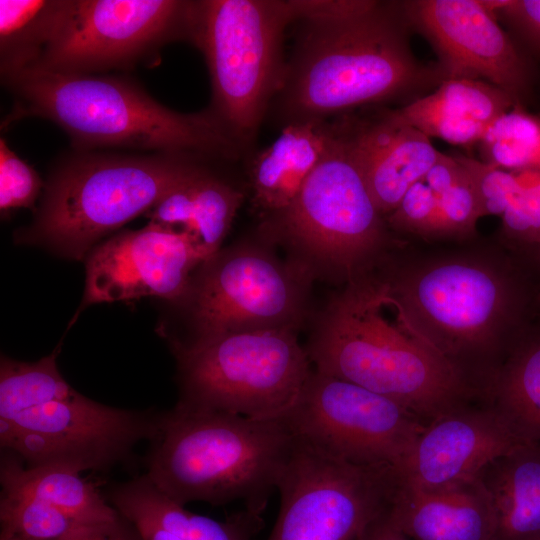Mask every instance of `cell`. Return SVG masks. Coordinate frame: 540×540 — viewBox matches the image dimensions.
<instances>
[{"instance_id":"4fadbf2b","label":"cell","mask_w":540,"mask_h":540,"mask_svg":"<svg viewBox=\"0 0 540 540\" xmlns=\"http://www.w3.org/2000/svg\"><path fill=\"white\" fill-rule=\"evenodd\" d=\"M280 420L293 436L332 457L393 469L425 424L388 397L316 370Z\"/></svg>"},{"instance_id":"5b68a950","label":"cell","mask_w":540,"mask_h":540,"mask_svg":"<svg viewBox=\"0 0 540 540\" xmlns=\"http://www.w3.org/2000/svg\"><path fill=\"white\" fill-rule=\"evenodd\" d=\"M150 441L145 475L168 498L182 506L240 500L261 515L294 436L280 419L175 406L159 415Z\"/></svg>"},{"instance_id":"4316f807","label":"cell","mask_w":540,"mask_h":540,"mask_svg":"<svg viewBox=\"0 0 540 540\" xmlns=\"http://www.w3.org/2000/svg\"><path fill=\"white\" fill-rule=\"evenodd\" d=\"M65 0L0 1L1 77L33 67L48 45Z\"/></svg>"},{"instance_id":"277c9868","label":"cell","mask_w":540,"mask_h":540,"mask_svg":"<svg viewBox=\"0 0 540 540\" xmlns=\"http://www.w3.org/2000/svg\"><path fill=\"white\" fill-rule=\"evenodd\" d=\"M2 83L15 97L5 124L48 119L85 151L116 147L231 160L244 149L210 109L177 112L123 79L29 68Z\"/></svg>"},{"instance_id":"74e56055","label":"cell","mask_w":540,"mask_h":540,"mask_svg":"<svg viewBox=\"0 0 540 540\" xmlns=\"http://www.w3.org/2000/svg\"><path fill=\"white\" fill-rule=\"evenodd\" d=\"M133 524L143 540H182L148 515L134 509L117 510Z\"/></svg>"},{"instance_id":"d590c367","label":"cell","mask_w":540,"mask_h":540,"mask_svg":"<svg viewBox=\"0 0 540 540\" xmlns=\"http://www.w3.org/2000/svg\"><path fill=\"white\" fill-rule=\"evenodd\" d=\"M540 54V0H504L495 12Z\"/></svg>"},{"instance_id":"d6986e66","label":"cell","mask_w":540,"mask_h":540,"mask_svg":"<svg viewBox=\"0 0 540 540\" xmlns=\"http://www.w3.org/2000/svg\"><path fill=\"white\" fill-rule=\"evenodd\" d=\"M389 510L410 540H496L494 510L477 478L430 492L397 481Z\"/></svg>"},{"instance_id":"6da1fadb","label":"cell","mask_w":540,"mask_h":540,"mask_svg":"<svg viewBox=\"0 0 540 540\" xmlns=\"http://www.w3.org/2000/svg\"><path fill=\"white\" fill-rule=\"evenodd\" d=\"M373 272L410 327L480 394L540 317V248L498 233L399 238Z\"/></svg>"},{"instance_id":"44dd1931","label":"cell","mask_w":540,"mask_h":540,"mask_svg":"<svg viewBox=\"0 0 540 540\" xmlns=\"http://www.w3.org/2000/svg\"><path fill=\"white\" fill-rule=\"evenodd\" d=\"M333 131V123L325 120L288 123L252 160L249 182L254 206L268 217L289 207L327 152Z\"/></svg>"},{"instance_id":"83f0119b","label":"cell","mask_w":540,"mask_h":540,"mask_svg":"<svg viewBox=\"0 0 540 540\" xmlns=\"http://www.w3.org/2000/svg\"><path fill=\"white\" fill-rule=\"evenodd\" d=\"M60 344L36 362L2 356L0 363V419H11L40 405L77 393L58 370Z\"/></svg>"},{"instance_id":"8d00e7d4","label":"cell","mask_w":540,"mask_h":540,"mask_svg":"<svg viewBox=\"0 0 540 540\" xmlns=\"http://www.w3.org/2000/svg\"><path fill=\"white\" fill-rule=\"evenodd\" d=\"M121 515V514H120ZM62 540H143L137 529L122 515L111 523L82 529Z\"/></svg>"},{"instance_id":"f35d334b","label":"cell","mask_w":540,"mask_h":540,"mask_svg":"<svg viewBox=\"0 0 540 540\" xmlns=\"http://www.w3.org/2000/svg\"><path fill=\"white\" fill-rule=\"evenodd\" d=\"M389 508L374 519L355 540H410L392 519Z\"/></svg>"},{"instance_id":"8fae6325","label":"cell","mask_w":540,"mask_h":540,"mask_svg":"<svg viewBox=\"0 0 540 540\" xmlns=\"http://www.w3.org/2000/svg\"><path fill=\"white\" fill-rule=\"evenodd\" d=\"M312 277L252 246L218 251L193 274L185 301L193 342L235 332L294 329Z\"/></svg>"},{"instance_id":"603a6c76","label":"cell","mask_w":540,"mask_h":540,"mask_svg":"<svg viewBox=\"0 0 540 540\" xmlns=\"http://www.w3.org/2000/svg\"><path fill=\"white\" fill-rule=\"evenodd\" d=\"M482 397L522 439L540 441V317L492 375Z\"/></svg>"},{"instance_id":"e0dca14e","label":"cell","mask_w":540,"mask_h":540,"mask_svg":"<svg viewBox=\"0 0 540 540\" xmlns=\"http://www.w3.org/2000/svg\"><path fill=\"white\" fill-rule=\"evenodd\" d=\"M523 440L488 402H469L423 425L395 469L397 481L427 492L455 487Z\"/></svg>"},{"instance_id":"8992f818","label":"cell","mask_w":540,"mask_h":540,"mask_svg":"<svg viewBox=\"0 0 540 540\" xmlns=\"http://www.w3.org/2000/svg\"><path fill=\"white\" fill-rule=\"evenodd\" d=\"M199 160L83 151L53 172L35 220L16 239L80 260L102 237L147 213L201 165Z\"/></svg>"},{"instance_id":"836d02e7","label":"cell","mask_w":540,"mask_h":540,"mask_svg":"<svg viewBox=\"0 0 540 540\" xmlns=\"http://www.w3.org/2000/svg\"><path fill=\"white\" fill-rule=\"evenodd\" d=\"M43 182L38 173L0 140V209L33 207Z\"/></svg>"},{"instance_id":"30bf717a","label":"cell","mask_w":540,"mask_h":540,"mask_svg":"<svg viewBox=\"0 0 540 540\" xmlns=\"http://www.w3.org/2000/svg\"><path fill=\"white\" fill-rule=\"evenodd\" d=\"M199 8L200 1L186 0H65L31 68L92 74L132 67L165 44L193 43Z\"/></svg>"},{"instance_id":"484cf974","label":"cell","mask_w":540,"mask_h":540,"mask_svg":"<svg viewBox=\"0 0 540 540\" xmlns=\"http://www.w3.org/2000/svg\"><path fill=\"white\" fill-rule=\"evenodd\" d=\"M180 204V230L188 232L211 258L220 250L244 193L200 165L176 188Z\"/></svg>"},{"instance_id":"7a4b0ae2","label":"cell","mask_w":540,"mask_h":540,"mask_svg":"<svg viewBox=\"0 0 540 540\" xmlns=\"http://www.w3.org/2000/svg\"><path fill=\"white\" fill-rule=\"evenodd\" d=\"M298 22L278 93L288 123L366 104L405 106L446 79L437 62L413 53L402 1L310 0Z\"/></svg>"},{"instance_id":"ac0fdd59","label":"cell","mask_w":540,"mask_h":540,"mask_svg":"<svg viewBox=\"0 0 540 540\" xmlns=\"http://www.w3.org/2000/svg\"><path fill=\"white\" fill-rule=\"evenodd\" d=\"M344 124L368 191L385 218L425 176L440 152L397 109L367 119H344Z\"/></svg>"},{"instance_id":"2e32d148","label":"cell","mask_w":540,"mask_h":540,"mask_svg":"<svg viewBox=\"0 0 540 540\" xmlns=\"http://www.w3.org/2000/svg\"><path fill=\"white\" fill-rule=\"evenodd\" d=\"M208 257L188 232L149 222L95 246L86 258L80 310L142 297L179 301Z\"/></svg>"},{"instance_id":"7402d4cb","label":"cell","mask_w":540,"mask_h":540,"mask_svg":"<svg viewBox=\"0 0 540 540\" xmlns=\"http://www.w3.org/2000/svg\"><path fill=\"white\" fill-rule=\"evenodd\" d=\"M477 479L494 510L496 540H540V441L519 442Z\"/></svg>"},{"instance_id":"e575fe53","label":"cell","mask_w":540,"mask_h":540,"mask_svg":"<svg viewBox=\"0 0 540 540\" xmlns=\"http://www.w3.org/2000/svg\"><path fill=\"white\" fill-rule=\"evenodd\" d=\"M498 234L517 245L540 248V182L525 187L501 216Z\"/></svg>"},{"instance_id":"7c38bea8","label":"cell","mask_w":540,"mask_h":540,"mask_svg":"<svg viewBox=\"0 0 540 540\" xmlns=\"http://www.w3.org/2000/svg\"><path fill=\"white\" fill-rule=\"evenodd\" d=\"M393 468L355 465L294 436L276 489L280 510L266 540H355L391 504Z\"/></svg>"},{"instance_id":"f1b7e54d","label":"cell","mask_w":540,"mask_h":540,"mask_svg":"<svg viewBox=\"0 0 540 540\" xmlns=\"http://www.w3.org/2000/svg\"><path fill=\"white\" fill-rule=\"evenodd\" d=\"M481 160L511 172H540V118L516 103L487 130Z\"/></svg>"},{"instance_id":"ba28073f","label":"cell","mask_w":540,"mask_h":540,"mask_svg":"<svg viewBox=\"0 0 540 540\" xmlns=\"http://www.w3.org/2000/svg\"><path fill=\"white\" fill-rule=\"evenodd\" d=\"M300 0H203L193 43L212 86L210 110L244 148L280 92L285 31L301 19Z\"/></svg>"},{"instance_id":"4dcf8cb0","label":"cell","mask_w":540,"mask_h":540,"mask_svg":"<svg viewBox=\"0 0 540 540\" xmlns=\"http://www.w3.org/2000/svg\"><path fill=\"white\" fill-rule=\"evenodd\" d=\"M385 220L399 238L439 241L438 200L422 179L407 190Z\"/></svg>"},{"instance_id":"9a60e30c","label":"cell","mask_w":540,"mask_h":540,"mask_svg":"<svg viewBox=\"0 0 540 540\" xmlns=\"http://www.w3.org/2000/svg\"><path fill=\"white\" fill-rule=\"evenodd\" d=\"M402 7L446 79L482 80L521 103L530 86L527 63L483 0H408Z\"/></svg>"},{"instance_id":"f546056e","label":"cell","mask_w":540,"mask_h":540,"mask_svg":"<svg viewBox=\"0 0 540 540\" xmlns=\"http://www.w3.org/2000/svg\"><path fill=\"white\" fill-rule=\"evenodd\" d=\"M0 525V540H62L97 524L81 522L33 496L2 488Z\"/></svg>"},{"instance_id":"52a82bcc","label":"cell","mask_w":540,"mask_h":540,"mask_svg":"<svg viewBox=\"0 0 540 540\" xmlns=\"http://www.w3.org/2000/svg\"><path fill=\"white\" fill-rule=\"evenodd\" d=\"M328 150L285 210L264 229L290 246L311 276L327 271L346 283L372 271L398 237L378 211L355 159L343 119Z\"/></svg>"},{"instance_id":"9c48e42d","label":"cell","mask_w":540,"mask_h":540,"mask_svg":"<svg viewBox=\"0 0 540 540\" xmlns=\"http://www.w3.org/2000/svg\"><path fill=\"white\" fill-rule=\"evenodd\" d=\"M176 406L280 419L296 402L312 364L294 329L223 334L177 348Z\"/></svg>"},{"instance_id":"cb8c5ba5","label":"cell","mask_w":540,"mask_h":540,"mask_svg":"<svg viewBox=\"0 0 540 540\" xmlns=\"http://www.w3.org/2000/svg\"><path fill=\"white\" fill-rule=\"evenodd\" d=\"M79 474L54 466L25 467L17 455L8 451L1 457L2 488L33 496L84 523L118 520L120 513Z\"/></svg>"},{"instance_id":"1f68e13d","label":"cell","mask_w":540,"mask_h":540,"mask_svg":"<svg viewBox=\"0 0 540 540\" xmlns=\"http://www.w3.org/2000/svg\"><path fill=\"white\" fill-rule=\"evenodd\" d=\"M471 181L481 217L502 216L524 189L516 172L507 171L482 160L454 154Z\"/></svg>"},{"instance_id":"d4e9b609","label":"cell","mask_w":540,"mask_h":540,"mask_svg":"<svg viewBox=\"0 0 540 540\" xmlns=\"http://www.w3.org/2000/svg\"><path fill=\"white\" fill-rule=\"evenodd\" d=\"M109 497L116 510H138L182 540H251L261 527V515L248 510L224 522L194 514L160 492L146 475L118 485Z\"/></svg>"},{"instance_id":"3957f363","label":"cell","mask_w":540,"mask_h":540,"mask_svg":"<svg viewBox=\"0 0 540 540\" xmlns=\"http://www.w3.org/2000/svg\"><path fill=\"white\" fill-rule=\"evenodd\" d=\"M305 350L314 370L388 397L424 423L481 397L410 327L372 271L333 297Z\"/></svg>"},{"instance_id":"ffe728a7","label":"cell","mask_w":540,"mask_h":540,"mask_svg":"<svg viewBox=\"0 0 540 540\" xmlns=\"http://www.w3.org/2000/svg\"><path fill=\"white\" fill-rule=\"evenodd\" d=\"M516 103L488 82L445 79L432 92L397 111L429 138L470 146L479 143L490 126Z\"/></svg>"},{"instance_id":"5bb4252c","label":"cell","mask_w":540,"mask_h":540,"mask_svg":"<svg viewBox=\"0 0 540 540\" xmlns=\"http://www.w3.org/2000/svg\"><path fill=\"white\" fill-rule=\"evenodd\" d=\"M158 417L107 406L77 392L0 419V445L27 467L102 470L124 460L142 439L150 440Z\"/></svg>"},{"instance_id":"d6a6232c","label":"cell","mask_w":540,"mask_h":540,"mask_svg":"<svg viewBox=\"0 0 540 540\" xmlns=\"http://www.w3.org/2000/svg\"><path fill=\"white\" fill-rule=\"evenodd\" d=\"M435 196L439 208V241L464 240L479 235L477 222L481 214L465 169L453 185Z\"/></svg>"}]
</instances>
